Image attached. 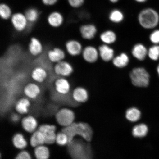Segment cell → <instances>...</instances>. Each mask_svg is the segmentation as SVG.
I'll return each mask as SVG.
<instances>
[{"label":"cell","mask_w":159,"mask_h":159,"mask_svg":"<svg viewBox=\"0 0 159 159\" xmlns=\"http://www.w3.org/2000/svg\"><path fill=\"white\" fill-rule=\"evenodd\" d=\"M148 50L142 43H137L132 47L131 53L133 57L139 61H142L148 56Z\"/></svg>","instance_id":"obj_15"},{"label":"cell","mask_w":159,"mask_h":159,"mask_svg":"<svg viewBox=\"0 0 159 159\" xmlns=\"http://www.w3.org/2000/svg\"><path fill=\"white\" fill-rule=\"evenodd\" d=\"M45 5L47 6H51L56 3L57 0H42Z\"/></svg>","instance_id":"obj_38"},{"label":"cell","mask_w":159,"mask_h":159,"mask_svg":"<svg viewBox=\"0 0 159 159\" xmlns=\"http://www.w3.org/2000/svg\"><path fill=\"white\" fill-rule=\"evenodd\" d=\"M108 1L111 3L115 4L118 3L120 0H108Z\"/></svg>","instance_id":"obj_41"},{"label":"cell","mask_w":159,"mask_h":159,"mask_svg":"<svg viewBox=\"0 0 159 159\" xmlns=\"http://www.w3.org/2000/svg\"><path fill=\"white\" fill-rule=\"evenodd\" d=\"M133 1L138 3L143 4L146 2L148 0H133Z\"/></svg>","instance_id":"obj_39"},{"label":"cell","mask_w":159,"mask_h":159,"mask_svg":"<svg viewBox=\"0 0 159 159\" xmlns=\"http://www.w3.org/2000/svg\"><path fill=\"white\" fill-rule=\"evenodd\" d=\"M37 125V120L33 116L25 117L22 120V126L24 129L28 132H34Z\"/></svg>","instance_id":"obj_23"},{"label":"cell","mask_w":159,"mask_h":159,"mask_svg":"<svg viewBox=\"0 0 159 159\" xmlns=\"http://www.w3.org/2000/svg\"><path fill=\"white\" fill-rule=\"evenodd\" d=\"M150 39L151 42L155 44L159 43V30H155L151 34Z\"/></svg>","instance_id":"obj_35"},{"label":"cell","mask_w":159,"mask_h":159,"mask_svg":"<svg viewBox=\"0 0 159 159\" xmlns=\"http://www.w3.org/2000/svg\"><path fill=\"white\" fill-rule=\"evenodd\" d=\"M137 20L139 25L143 28L152 29L158 25L159 15L158 12L152 8H145L139 12Z\"/></svg>","instance_id":"obj_2"},{"label":"cell","mask_w":159,"mask_h":159,"mask_svg":"<svg viewBox=\"0 0 159 159\" xmlns=\"http://www.w3.org/2000/svg\"><path fill=\"white\" fill-rule=\"evenodd\" d=\"M157 73L159 76V64L157 67Z\"/></svg>","instance_id":"obj_42"},{"label":"cell","mask_w":159,"mask_h":159,"mask_svg":"<svg viewBox=\"0 0 159 159\" xmlns=\"http://www.w3.org/2000/svg\"><path fill=\"white\" fill-rule=\"evenodd\" d=\"M39 130L42 133L44 137L45 143L52 144L56 142V128L54 125H43L39 126Z\"/></svg>","instance_id":"obj_7"},{"label":"cell","mask_w":159,"mask_h":159,"mask_svg":"<svg viewBox=\"0 0 159 159\" xmlns=\"http://www.w3.org/2000/svg\"><path fill=\"white\" fill-rule=\"evenodd\" d=\"M62 132L68 136L69 143L72 142L74 137L77 135L80 136L87 142H90L93 134V129L90 125L84 122H74L70 126L65 127Z\"/></svg>","instance_id":"obj_1"},{"label":"cell","mask_w":159,"mask_h":159,"mask_svg":"<svg viewBox=\"0 0 159 159\" xmlns=\"http://www.w3.org/2000/svg\"><path fill=\"white\" fill-rule=\"evenodd\" d=\"M13 145L16 148L23 149L27 146V142L22 134L19 133L16 134L13 138Z\"/></svg>","instance_id":"obj_30"},{"label":"cell","mask_w":159,"mask_h":159,"mask_svg":"<svg viewBox=\"0 0 159 159\" xmlns=\"http://www.w3.org/2000/svg\"><path fill=\"white\" fill-rule=\"evenodd\" d=\"M15 159H31V158L28 152L23 151L17 155Z\"/></svg>","instance_id":"obj_37"},{"label":"cell","mask_w":159,"mask_h":159,"mask_svg":"<svg viewBox=\"0 0 159 159\" xmlns=\"http://www.w3.org/2000/svg\"><path fill=\"white\" fill-rule=\"evenodd\" d=\"M23 92L27 98L34 99L41 93L40 87L35 83H30L26 85L23 89Z\"/></svg>","instance_id":"obj_14"},{"label":"cell","mask_w":159,"mask_h":159,"mask_svg":"<svg viewBox=\"0 0 159 159\" xmlns=\"http://www.w3.org/2000/svg\"><path fill=\"white\" fill-rule=\"evenodd\" d=\"M56 118L58 124L65 128L70 126L74 123L75 114L70 109H61L57 113Z\"/></svg>","instance_id":"obj_5"},{"label":"cell","mask_w":159,"mask_h":159,"mask_svg":"<svg viewBox=\"0 0 159 159\" xmlns=\"http://www.w3.org/2000/svg\"><path fill=\"white\" fill-rule=\"evenodd\" d=\"M11 10L8 6L5 4H1L0 5V16L4 20L9 19L11 16Z\"/></svg>","instance_id":"obj_32"},{"label":"cell","mask_w":159,"mask_h":159,"mask_svg":"<svg viewBox=\"0 0 159 159\" xmlns=\"http://www.w3.org/2000/svg\"><path fill=\"white\" fill-rule=\"evenodd\" d=\"M108 19L111 22L115 24H119L124 20L125 15L124 12L121 9L114 8L109 12Z\"/></svg>","instance_id":"obj_20"},{"label":"cell","mask_w":159,"mask_h":159,"mask_svg":"<svg viewBox=\"0 0 159 159\" xmlns=\"http://www.w3.org/2000/svg\"><path fill=\"white\" fill-rule=\"evenodd\" d=\"M81 54L84 61L89 63L96 62L99 57L98 49L92 45L85 47L83 48Z\"/></svg>","instance_id":"obj_8"},{"label":"cell","mask_w":159,"mask_h":159,"mask_svg":"<svg viewBox=\"0 0 159 159\" xmlns=\"http://www.w3.org/2000/svg\"><path fill=\"white\" fill-rule=\"evenodd\" d=\"M25 15L29 22L33 23L38 19L39 13L36 9L30 8L27 10Z\"/></svg>","instance_id":"obj_31"},{"label":"cell","mask_w":159,"mask_h":159,"mask_svg":"<svg viewBox=\"0 0 159 159\" xmlns=\"http://www.w3.org/2000/svg\"><path fill=\"white\" fill-rule=\"evenodd\" d=\"M56 142L60 146H65L69 143L68 137L63 132L59 133L57 134Z\"/></svg>","instance_id":"obj_34"},{"label":"cell","mask_w":159,"mask_h":159,"mask_svg":"<svg viewBox=\"0 0 159 159\" xmlns=\"http://www.w3.org/2000/svg\"><path fill=\"white\" fill-rule=\"evenodd\" d=\"M99 57L105 62L112 61L115 57V51L109 45L103 44L98 48Z\"/></svg>","instance_id":"obj_13"},{"label":"cell","mask_w":159,"mask_h":159,"mask_svg":"<svg viewBox=\"0 0 159 159\" xmlns=\"http://www.w3.org/2000/svg\"><path fill=\"white\" fill-rule=\"evenodd\" d=\"M74 159H93V152L90 144L82 141L74 144L72 141Z\"/></svg>","instance_id":"obj_4"},{"label":"cell","mask_w":159,"mask_h":159,"mask_svg":"<svg viewBox=\"0 0 159 159\" xmlns=\"http://www.w3.org/2000/svg\"><path fill=\"white\" fill-rule=\"evenodd\" d=\"M11 22L16 30L20 32L26 29L29 22L25 15L16 13L12 16Z\"/></svg>","instance_id":"obj_9"},{"label":"cell","mask_w":159,"mask_h":159,"mask_svg":"<svg viewBox=\"0 0 159 159\" xmlns=\"http://www.w3.org/2000/svg\"><path fill=\"white\" fill-rule=\"evenodd\" d=\"M72 97L73 100L77 103H84L88 100L89 92L84 87H77L73 90Z\"/></svg>","instance_id":"obj_16"},{"label":"cell","mask_w":159,"mask_h":159,"mask_svg":"<svg viewBox=\"0 0 159 159\" xmlns=\"http://www.w3.org/2000/svg\"><path fill=\"white\" fill-rule=\"evenodd\" d=\"M129 77L133 85L137 87L145 88L150 83V75L144 67H134L131 71Z\"/></svg>","instance_id":"obj_3"},{"label":"cell","mask_w":159,"mask_h":159,"mask_svg":"<svg viewBox=\"0 0 159 159\" xmlns=\"http://www.w3.org/2000/svg\"><path fill=\"white\" fill-rule=\"evenodd\" d=\"M55 90L58 94L65 95L69 94L71 89V85L66 77H60L55 81Z\"/></svg>","instance_id":"obj_12"},{"label":"cell","mask_w":159,"mask_h":159,"mask_svg":"<svg viewBox=\"0 0 159 159\" xmlns=\"http://www.w3.org/2000/svg\"><path fill=\"white\" fill-rule=\"evenodd\" d=\"M99 38L103 44L110 45L116 42L117 36L116 33L112 30H107L103 31Z\"/></svg>","instance_id":"obj_22"},{"label":"cell","mask_w":159,"mask_h":159,"mask_svg":"<svg viewBox=\"0 0 159 159\" xmlns=\"http://www.w3.org/2000/svg\"><path fill=\"white\" fill-rule=\"evenodd\" d=\"M48 73L42 67H35L31 71V76L35 82L41 83L44 82L48 77Z\"/></svg>","instance_id":"obj_18"},{"label":"cell","mask_w":159,"mask_h":159,"mask_svg":"<svg viewBox=\"0 0 159 159\" xmlns=\"http://www.w3.org/2000/svg\"><path fill=\"white\" fill-rule=\"evenodd\" d=\"M80 32L82 38L87 40L94 39L98 32L96 25L93 23H87L81 25Z\"/></svg>","instance_id":"obj_10"},{"label":"cell","mask_w":159,"mask_h":159,"mask_svg":"<svg viewBox=\"0 0 159 159\" xmlns=\"http://www.w3.org/2000/svg\"><path fill=\"white\" fill-rule=\"evenodd\" d=\"M148 56L152 60L156 61L159 58V46L155 45L148 49Z\"/></svg>","instance_id":"obj_33"},{"label":"cell","mask_w":159,"mask_h":159,"mask_svg":"<svg viewBox=\"0 0 159 159\" xmlns=\"http://www.w3.org/2000/svg\"><path fill=\"white\" fill-rule=\"evenodd\" d=\"M34 153L37 159H48L49 157L48 148L43 145L35 148Z\"/></svg>","instance_id":"obj_29"},{"label":"cell","mask_w":159,"mask_h":159,"mask_svg":"<svg viewBox=\"0 0 159 159\" xmlns=\"http://www.w3.org/2000/svg\"><path fill=\"white\" fill-rule=\"evenodd\" d=\"M28 49L30 54L33 56L36 57L42 53L43 47L39 39L33 37L30 40Z\"/></svg>","instance_id":"obj_19"},{"label":"cell","mask_w":159,"mask_h":159,"mask_svg":"<svg viewBox=\"0 0 159 159\" xmlns=\"http://www.w3.org/2000/svg\"><path fill=\"white\" fill-rule=\"evenodd\" d=\"M12 120L14 121V122L17 121V120H18L19 119L18 116H17V115H13L12 117Z\"/></svg>","instance_id":"obj_40"},{"label":"cell","mask_w":159,"mask_h":159,"mask_svg":"<svg viewBox=\"0 0 159 159\" xmlns=\"http://www.w3.org/2000/svg\"><path fill=\"white\" fill-rule=\"evenodd\" d=\"M112 62L113 65L116 68H124L128 66L130 62V58L127 53L122 52L115 57Z\"/></svg>","instance_id":"obj_21"},{"label":"cell","mask_w":159,"mask_h":159,"mask_svg":"<svg viewBox=\"0 0 159 159\" xmlns=\"http://www.w3.org/2000/svg\"><path fill=\"white\" fill-rule=\"evenodd\" d=\"M65 53L63 49L56 47L49 50L47 52V57L51 62L57 63L64 60Z\"/></svg>","instance_id":"obj_17"},{"label":"cell","mask_w":159,"mask_h":159,"mask_svg":"<svg viewBox=\"0 0 159 159\" xmlns=\"http://www.w3.org/2000/svg\"><path fill=\"white\" fill-rule=\"evenodd\" d=\"M148 128L144 124H140L135 125L132 129L133 136L136 138H142L148 134Z\"/></svg>","instance_id":"obj_26"},{"label":"cell","mask_w":159,"mask_h":159,"mask_svg":"<svg viewBox=\"0 0 159 159\" xmlns=\"http://www.w3.org/2000/svg\"><path fill=\"white\" fill-rule=\"evenodd\" d=\"M65 46L67 53L72 57H76L81 54L83 49L80 42L75 39L67 41Z\"/></svg>","instance_id":"obj_11"},{"label":"cell","mask_w":159,"mask_h":159,"mask_svg":"<svg viewBox=\"0 0 159 159\" xmlns=\"http://www.w3.org/2000/svg\"><path fill=\"white\" fill-rule=\"evenodd\" d=\"M30 102L27 98H23L20 99L16 105V109L19 114H25L28 111Z\"/></svg>","instance_id":"obj_27"},{"label":"cell","mask_w":159,"mask_h":159,"mask_svg":"<svg viewBox=\"0 0 159 159\" xmlns=\"http://www.w3.org/2000/svg\"><path fill=\"white\" fill-rule=\"evenodd\" d=\"M55 74L60 77H68L74 71L73 67L70 63L64 60L55 63L53 67Z\"/></svg>","instance_id":"obj_6"},{"label":"cell","mask_w":159,"mask_h":159,"mask_svg":"<svg viewBox=\"0 0 159 159\" xmlns=\"http://www.w3.org/2000/svg\"><path fill=\"white\" fill-rule=\"evenodd\" d=\"M44 143H45V140L42 133L39 130L34 132L30 139L31 146L36 148Z\"/></svg>","instance_id":"obj_28"},{"label":"cell","mask_w":159,"mask_h":159,"mask_svg":"<svg viewBox=\"0 0 159 159\" xmlns=\"http://www.w3.org/2000/svg\"><path fill=\"white\" fill-rule=\"evenodd\" d=\"M141 111L139 109L135 107H131L126 111L125 117L128 121L131 122H135L140 120L141 118Z\"/></svg>","instance_id":"obj_25"},{"label":"cell","mask_w":159,"mask_h":159,"mask_svg":"<svg viewBox=\"0 0 159 159\" xmlns=\"http://www.w3.org/2000/svg\"><path fill=\"white\" fill-rule=\"evenodd\" d=\"M47 21L51 26L57 28L60 27L62 25L63 18L60 13L58 12H53L49 15Z\"/></svg>","instance_id":"obj_24"},{"label":"cell","mask_w":159,"mask_h":159,"mask_svg":"<svg viewBox=\"0 0 159 159\" xmlns=\"http://www.w3.org/2000/svg\"><path fill=\"white\" fill-rule=\"evenodd\" d=\"M85 0H68L69 5L75 8H78L84 4Z\"/></svg>","instance_id":"obj_36"}]
</instances>
